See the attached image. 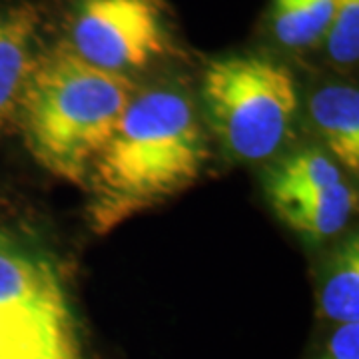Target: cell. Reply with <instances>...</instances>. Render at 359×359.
I'll return each mask as SVG.
<instances>
[{
    "instance_id": "1",
    "label": "cell",
    "mask_w": 359,
    "mask_h": 359,
    "mask_svg": "<svg viewBox=\"0 0 359 359\" xmlns=\"http://www.w3.org/2000/svg\"><path fill=\"white\" fill-rule=\"evenodd\" d=\"M208 158L194 102L178 88L136 92L90 166L88 214L100 233L186 190Z\"/></svg>"
},
{
    "instance_id": "2",
    "label": "cell",
    "mask_w": 359,
    "mask_h": 359,
    "mask_svg": "<svg viewBox=\"0 0 359 359\" xmlns=\"http://www.w3.org/2000/svg\"><path fill=\"white\" fill-rule=\"evenodd\" d=\"M134 94L130 76L90 65L66 42L36 54L18 104L28 152L46 172L84 186Z\"/></svg>"
},
{
    "instance_id": "3",
    "label": "cell",
    "mask_w": 359,
    "mask_h": 359,
    "mask_svg": "<svg viewBox=\"0 0 359 359\" xmlns=\"http://www.w3.org/2000/svg\"><path fill=\"white\" fill-rule=\"evenodd\" d=\"M0 359H84L62 268L2 222Z\"/></svg>"
},
{
    "instance_id": "4",
    "label": "cell",
    "mask_w": 359,
    "mask_h": 359,
    "mask_svg": "<svg viewBox=\"0 0 359 359\" xmlns=\"http://www.w3.org/2000/svg\"><path fill=\"white\" fill-rule=\"evenodd\" d=\"M205 114L233 160L259 162L273 156L294 126L299 108L294 76L264 56H228L205 68Z\"/></svg>"
},
{
    "instance_id": "5",
    "label": "cell",
    "mask_w": 359,
    "mask_h": 359,
    "mask_svg": "<svg viewBox=\"0 0 359 359\" xmlns=\"http://www.w3.org/2000/svg\"><path fill=\"white\" fill-rule=\"evenodd\" d=\"M66 44L90 65L128 76L170 48L162 0H74Z\"/></svg>"
},
{
    "instance_id": "6",
    "label": "cell",
    "mask_w": 359,
    "mask_h": 359,
    "mask_svg": "<svg viewBox=\"0 0 359 359\" xmlns=\"http://www.w3.org/2000/svg\"><path fill=\"white\" fill-rule=\"evenodd\" d=\"M39 14L20 4L0 8V132L8 126L34 66V39Z\"/></svg>"
},
{
    "instance_id": "7",
    "label": "cell",
    "mask_w": 359,
    "mask_h": 359,
    "mask_svg": "<svg viewBox=\"0 0 359 359\" xmlns=\"http://www.w3.org/2000/svg\"><path fill=\"white\" fill-rule=\"evenodd\" d=\"M313 126L325 142L330 156L347 172H359V94L353 86L332 84L309 100Z\"/></svg>"
},
{
    "instance_id": "8",
    "label": "cell",
    "mask_w": 359,
    "mask_h": 359,
    "mask_svg": "<svg viewBox=\"0 0 359 359\" xmlns=\"http://www.w3.org/2000/svg\"><path fill=\"white\" fill-rule=\"evenodd\" d=\"M341 166L318 148H302L280 160L268 172L266 192L271 205L316 198L346 186Z\"/></svg>"
},
{
    "instance_id": "9",
    "label": "cell",
    "mask_w": 359,
    "mask_h": 359,
    "mask_svg": "<svg viewBox=\"0 0 359 359\" xmlns=\"http://www.w3.org/2000/svg\"><path fill=\"white\" fill-rule=\"evenodd\" d=\"M358 205V192L346 184L334 192L271 205L283 224L306 238L325 240L347 226Z\"/></svg>"
},
{
    "instance_id": "10",
    "label": "cell",
    "mask_w": 359,
    "mask_h": 359,
    "mask_svg": "<svg viewBox=\"0 0 359 359\" xmlns=\"http://www.w3.org/2000/svg\"><path fill=\"white\" fill-rule=\"evenodd\" d=\"M334 0H273L276 39L287 48H309L325 39Z\"/></svg>"
},
{
    "instance_id": "11",
    "label": "cell",
    "mask_w": 359,
    "mask_h": 359,
    "mask_svg": "<svg viewBox=\"0 0 359 359\" xmlns=\"http://www.w3.org/2000/svg\"><path fill=\"white\" fill-rule=\"evenodd\" d=\"M321 309L339 325L359 321V244L349 240L335 256L321 290Z\"/></svg>"
},
{
    "instance_id": "12",
    "label": "cell",
    "mask_w": 359,
    "mask_h": 359,
    "mask_svg": "<svg viewBox=\"0 0 359 359\" xmlns=\"http://www.w3.org/2000/svg\"><path fill=\"white\" fill-rule=\"evenodd\" d=\"M327 52L337 65H355L359 58V0H334L325 34Z\"/></svg>"
},
{
    "instance_id": "13",
    "label": "cell",
    "mask_w": 359,
    "mask_h": 359,
    "mask_svg": "<svg viewBox=\"0 0 359 359\" xmlns=\"http://www.w3.org/2000/svg\"><path fill=\"white\" fill-rule=\"evenodd\" d=\"M323 359H359V321L337 325Z\"/></svg>"
}]
</instances>
